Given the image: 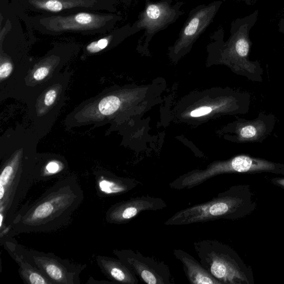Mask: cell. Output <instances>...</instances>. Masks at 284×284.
<instances>
[{
  "mask_svg": "<svg viewBox=\"0 0 284 284\" xmlns=\"http://www.w3.org/2000/svg\"><path fill=\"white\" fill-rule=\"evenodd\" d=\"M84 199V192L75 179L60 180L18 211L9 231L17 234L56 231L69 222Z\"/></svg>",
  "mask_w": 284,
  "mask_h": 284,
  "instance_id": "obj_1",
  "label": "cell"
},
{
  "mask_svg": "<svg viewBox=\"0 0 284 284\" xmlns=\"http://www.w3.org/2000/svg\"><path fill=\"white\" fill-rule=\"evenodd\" d=\"M256 205L250 186L234 185L207 202L177 212L164 225L181 226L220 219L237 220L252 213Z\"/></svg>",
  "mask_w": 284,
  "mask_h": 284,
  "instance_id": "obj_2",
  "label": "cell"
},
{
  "mask_svg": "<svg viewBox=\"0 0 284 284\" xmlns=\"http://www.w3.org/2000/svg\"><path fill=\"white\" fill-rule=\"evenodd\" d=\"M193 245L201 264L221 283H254L252 270L231 247L213 239Z\"/></svg>",
  "mask_w": 284,
  "mask_h": 284,
  "instance_id": "obj_3",
  "label": "cell"
},
{
  "mask_svg": "<svg viewBox=\"0 0 284 284\" xmlns=\"http://www.w3.org/2000/svg\"><path fill=\"white\" fill-rule=\"evenodd\" d=\"M144 1V8L140 12L132 26L138 32L144 31L140 39V45L146 47L157 33L168 28L184 15L182 8L184 3L175 2L174 0Z\"/></svg>",
  "mask_w": 284,
  "mask_h": 284,
  "instance_id": "obj_4",
  "label": "cell"
},
{
  "mask_svg": "<svg viewBox=\"0 0 284 284\" xmlns=\"http://www.w3.org/2000/svg\"><path fill=\"white\" fill-rule=\"evenodd\" d=\"M24 258L36 267L53 283L80 284V274L86 266L75 264L51 253L40 252L26 249L15 242Z\"/></svg>",
  "mask_w": 284,
  "mask_h": 284,
  "instance_id": "obj_5",
  "label": "cell"
},
{
  "mask_svg": "<svg viewBox=\"0 0 284 284\" xmlns=\"http://www.w3.org/2000/svg\"><path fill=\"white\" fill-rule=\"evenodd\" d=\"M113 254L134 272L144 283L171 284L173 283L169 268L164 262L145 256L131 249L113 251Z\"/></svg>",
  "mask_w": 284,
  "mask_h": 284,
  "instance_id": "obj_6",
  "label": "cell"
},
{
  "mask_svg": "<svg viewBox=\"0 0 284 284\" xmlns=\"http://www.w3.org/2000/svg\"><path fill=\"white\" fill-rule=\"evenodd\" d=\"M221 4L220 1L214 2L200 5L192 10L172 47L173 52L178 54L190 49L213 23Z\"/></svg>",
  "mask_w": 284,
  "mask_h": 284,
  "instance_id": "obj_7",
  "label": "cell"
},
{
  "mask_svg": "<svg viewBox=\"0 0 284 284\" xmlns=\"http://www.w3.org/2000/svg\"><path fill=\"white\" fill-rule=\"evenodd\" d=\"M167 206V203L160 198L136 197L122 201L110 207L106 212V219L110 224H127L142 212L160 211Z\"/></svg>",
  "mask_w": 284,
  "mask_h": 284,
  "instance_id": "obj_8",
  "label": "cell"
},
{
  "mask_svg": "<svg viewBox=\"0 0 284 284\" xmlns=\"http://www.w3.org/2000/svg\"><path fill=\"white\" fill-rule=\"evenodd\" d=\"M119 17L104 16L82 12L66 17L54 16L45 20L46 28L54 32L91 31L101 28L108 22L119 20Z\"/></svg>",
  "mask_w": 284,
  "mask_h": 284,
  "instance_id": "obj_9",
  "label": "cell"
},
{
  "mask_svg": "<svg viewBox=\"0 0 284 284\" xmlns=\"http://www.w3.org/2000/svg\"><path fill=\"white\" fill-rule=\"evenodd\" d=\"M276 117L272 113H259L255 119H241L236 123V140L241 143H261L272 134Z\"/></svg>",
  "mask_w": 284,
  "mask_h": 284,
  "instance_id": "obj_10",
  "label": "cell"
},
{
  "mask_svg": "<svg viewBox=\"0 0 284 284\" xmlns=\"http://www.w3.org/2000/svg\"><path fill=\"white\" fill-rule=\"evenodd\" d=\"M96 260L101 272L114 283H139V278L133 270L120 259L99 255L97 256Z\"/></svg>",
  "mask_w": 284,
  "mask_h": 284,
  "instance_id": "obj_11",
  "label": "cell"
},
{
  "mask_svg": "<svg viewBox=\"0 0 284 284\" xmlns=\"http://www.w3.org/2000/svg\"><path fill=\"white\" fill-rule=\"evenodd\" d=\"M175 258L183 264L187 279L192 284H222L191 254L182 250H173Z\"/></svg>",
  "mask_w": 284,
  "mask_h": 284,
  "instance_id": "obj_12",
  "label": "cell"
},
{
  "mask_svg": "<svg viewBox=\"0 0 284 284\" xmlns=\"http://www.w3.org/2000/svg\"><path fill=\"white\" fill-rule=\"evenodd\" d=\"M11 240V238H4L2 241L4 240L6 250L18 265V273L24 282L28 284H53L39 269L24 258L18 251L14 242Z\"/></svg>",
  "mask_w": 284,
  "mask_h": 284,
  "instance_id": "obj_13",
  "label": "cell"
},
{
  "mask_svg": "<svg viewBox=\"0 0 284 284\" xmlns=\"http://www.w3.org/2000/svg\"><path fill=\"white\" fill-rule=\"evenodd\" d=\"M141 183L137 180L117 177L100 176L97 180L98 191L105 195L119 196L136 188Z\"/></svg>",
  "mask_w": 284,
  "mask_h": 284,
  "instance_id": "obj_14",
  "label": "cell"
},
{
  "mask_svg": "<svg viewBox=\"0 0 284 284\" xmlns=\"http://www.w3.org/2000/svg\"><path fill=\"white\" fill-rule=\"evenodd\" d=\"M30 2L37 9L54 12L94 4L92 0H30Z\"/></svg>",
  "mask_w": 284,
  "mask_h": 284,
  "instance_id": "obj_15",
  "label": "cell"
},
{
  "mask_svg": "<svg viewBox=\"0 0 284 284\" xmlns=\"http://www.w3.org/2000/svg\"><path fill=\"white\" fill-rule=\"evenodd\" d=\"M120 105V100L117 97L115 96H108L100 102L99 105V111L103 115H110L119 109Z\"/></svg>",
  "mask_w": 284,
  "mask_h": 284,
  "instance_id": "obj_16",
  "label": "cell"
},
{
  "mask_svg": "<svg viewBox=\"0 0 284 284\" xmlns=\"http://www.w3.org/2000/svg\"><path fill=\"white\" fill-rule=\"evenodd\" d=\"M113 36H109L105 38L101 39L98 41H94L87 47V50L89 52L96 53L105 49L110 42V40L113 38Z\"/></svg>",
  "mask_w": 284,
  "mask_h": 284,
  "instance_id": "obj_17",
  "label": "cell"
},
{
  "mask_svg": "<svg viewBox=\"0 0 284 284\" xmlns=\"http://www.w3.org/2000/svg\"><path fill=\"white\" fill-rule=\"evenodd\" d=\"M60 171L59 163L56 162H51L47 164L44 174L41 176L36 181L39 182V180L40 181H42L43 178L50 177L53 175L58 174Z\"/></svg>",
  "mask_w": 284,
  "mask_h": 284,
  "instance_id": "obj_18",
  "label": "cell"
},
{
  "mask_svg": "<svg viewBox=\"0 0 284 284\" xmlns=\"http://www.w3.org/2000/svg\"><path fill=\"white\" fill-rule=\"evenodd\" d=\"M12 65L10 62H5L0 67V78L2 79L6 78L12 71Z\"/></svg>",
  "mask_w": 284,
  "mask_h": 284,
  "instance_id": "obj_19",
  "label": "cell"
},
{
  "mask_svg": "<svg viewBox=\"0 0 284 284\" xmlns=\"http://www.w3.org/2000/svg\"><path fill=\"white\" fill-rule=\"evenodd\" d=\"M49 73L48 68L45 67H40L34 72L33 77L37 81L43 80L46 78V76Z\"/></svg>",
  "mask_w": 284,
  "mask_h": 284,
  "instance_id": "obj_20",
  "label": "cell"
},
{
  "mask_svg": "<svg viewBox=\"0 0 284 284\" xmlns=\"http://www.w3.org/2000/svg\"><path fill=\"white\" fill-rule=\"evenodd\" d=\"M57 93L55 90L51 89L47 92L45 96V103L47 106H50L52 105L55 100H56Z\"/></svg>",
  "mask_w": 284,
  "mask_h": 284,
  "instance_id": "obj_21",
  "label": "cell"
},
{
  "mask_svg": "<svg viewBox=\"0 0 284 284\" xmlns=\"http://www.w3.org/2000/svg\"><path fill=\"white\" fill-rule=\"evenodd\" d=\"M212 111V108L209 107H203L193 110L191 113L192 117H198L209 114Z\"/></svg>",
  "mask_w": 284,
  "mask_h": 284,
  "instance_id": "obj_22",
  "label": "cell"
},
{
  "mask_svg": "<svg viewBox=\"0 0 284 284\" xmlns=\"http://www.w3.org/2000/svg\"><path fill=\"white\" fill-rule=\"evenodd\" d=\"M272 183L284 188V178H275L271 179Z\"/></svg>",
  "mask_w": 284,
  "mask_h": 284,
  "instance_id": "obj_23",
  "label": "cell"
},
{
  "mask_svg": "<svg viewBox=\"0 0 284 284\" xmlns=\"http://www.w3.org/2000/svg\"><path fill=\"white\" fill-rule=\"evenodd\" d=\"M126 1L127 2H129L131 1V0H126Z\"/></svg>",
  "mask_w": 284,
  "mask_h": 284,
  "instance_id": "obj_24",
  "label": "cell"
}]
</instances>
